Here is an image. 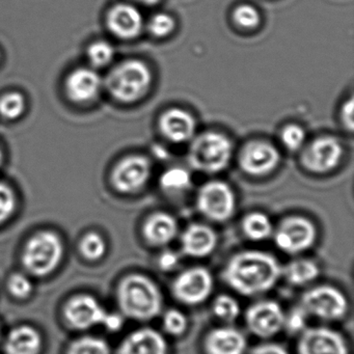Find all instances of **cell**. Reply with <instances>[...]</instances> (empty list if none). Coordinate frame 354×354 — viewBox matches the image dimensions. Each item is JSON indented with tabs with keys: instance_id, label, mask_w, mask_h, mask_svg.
Listing matches in <instances>:
<instances>
[{
	"instance_id": "obj_1",
	"label": "cell",
	"mask_w": 354,
	"mask_h": 354,
	"mask_svg": "<svg viewBox=\"0 0 354 354\" xmlns=\"http://www.w3.org/2000/svg\"><path fill=\"white\" fill-rule=\"evenodd\" d=\"M281 273L283 267L272 254L262 250H244L227 261L223 279L240 295L254 297L272 290Z\"/></svg>"
},
{
	"instance_id": "obj_2",
	"label": "cell",
	"mask_w": 354,
	"mask_h": 354,
	"mask_svg": "<svg viewBox=\"0 0 354 354\" xmlns=\"http://www.w3.org/2000/svg\"><path fill=\"white\" fill-rule=\"evenodd\" d=\"M117 300L122 314L132 320L148 322L162 312L163 296L158 285L140 273H132L120 281Z\"/></svg>"
},
{
	"instance_id": "obj_3",
	"label": "cell",
	"mask_w": 354,
	"mask_h": 354,
	"mask_svg": "<svg viewBox=\"0 0 354 354\" xmlns=\"http://www.w3.org/2000/svg\"><path fill=\"white\" fill-rule=\"evenodd\" d=\"M152 74L140 61H128L115 67L106 78L111 96L121 102L130 103L142 98L150 88Z\"/></svg>"
},
{
	"instance_id": "obj_4",
	"label": "cell",
	"mask_w": 354,
	"mask_h": 354,
	"mask_svg": "<svg viewBox=\"0 0 354 354\" xmlns=\"http://www.w3.org/2000/svg\"><path fill=\"white\" fill-rule=\"evenodd\" d=\"M62 240L53 232H41L30 238L24 248V267L32 274L44 277L53 272L63 259Z\"/></svg>"
},
{
	"instance_id": "obj_5",
	"label": "cell",
	"mask_w": 354,
	"mask_h": 354,
	"mask_svg": "<svg viewBox=\"0 0 354 354\" xmlns=\"http://www.w3.org/2000/svg\"><path fill=\"white\" fill-rule=\"evenodd\" d=\"M299 306L308 316L324 322L342 320L349 310L345 294L337 288L328 285L317 286L304 292Z\"/></svg>"
},
{
	"instance_id": "obj_6",
	"label": "cell",
	"mask_w": 354,
	"mask_h": 354,
	"mask_svg": "<svg viewBox=\"0 0 354 354\" xmlns=\"http://www.w3.org/2000/svg\"><path fill=\"white\" fill-rule=\"evenodd\" d=\"M231 156V142L216 132H207L196 138L188 155L192 167L205 173H216L225 169Z\"/></svg>"
},
{
	"instance_id": "obj_7",
	"label": "cell",
	"mask_w": 354,
	"mask_h": 354,
	"mask_svg": "<svg viewBox=\"0 0 354 354\" xmlns=\"http://www.w3.org/2000/svg\"><path fill=\"white\" fill-rule=\"evenodd\" d=\"M272 237L279 250L297 256L313 248L317 240V229L310 219L289 216L273 230Z\"/></svg>"
},
{
	"instance_id": "obj_8",
	"label": "cell",
	"mask_w": 354,
	"mask_h": 354,
	"mask_svg": "<svg viewBox=\"0 0 354 354\" xmlns=\"http://www.w3.org/2000/svg\"><path fill=\"white\" fill-rule=\"evenodd\" d=\"M214 279L208 269L194 266L177 275L171 283V294L185 306H198L206 301L213 292Z\"/></svg>"
},
{
	"instance_id": "obj_9",
	"label": "cell",
	"mask_w": 354,
	"mask_h": 354,
	"mask_svg": "<svg viewBox=\"0 0 354 354\" xmlns=\"http://www.w3.org/2000/svg\"><path fill=\"white\" fill-rule=\"evenodd\" d=\"M196 204L206 218L223 223L229 221L235 213V194L223 182H209L198 192Z\"/></svg>"
},
{
	"instance_id": "obj_10",
	"label": "cell",
	"mask_w": 354,
	"mask_h": 354,
	"mask_svg": "<svg viewBox=\"0 0 354 354\" xmlns=\"http://www.w3.org/2000/svg\"><path fill=\"white\" fill-rule=\"evenodd\" d=\"M286 313L274 300H260L246 310L245 324L248 330L260 337L270 339L281 333L285 325Z\"/></svg>"
},
{
	"instance_id": "obj_11",
	"label": "cell",
	"mask_w": 354,
	"mask_h": 354,
	"mask_svg": "<svg viewBox=\"0 0 354 354\" xmlns=\"http://www.w3.org/2000/svg\"><path fill=\"white\" fill-rule=\"evenodd\" d=\"M298 354H350L343 335L329 327L306 328L297 341Z\"/></svg>"
},
{
	"instance_id": "obj_12",
	"label": "cell",
	"mask_w": 354,
	"mask_h": 354,
	"mask_svg": "<svg viewBox=\"0 0 354 354\" xmlns=\"http://www.w3.org/2000/svg\"><path fill=\"white\" fill-rule=\"evenodd\" d=\"M343 147L337 138L323 136L315 140L302 155V163L308 171L326 173L339 165Z\"/></svg>"
},
{
	"instance_id": "obj_13",
	"label": "cell",
	"mask_w": 354,
	"mask_h": 354,
	"mask_svg": "<svg viewBox=\"0 0 354 354\" xmlns=\"http://www.w3.org/2000/svg\"><path fill=\"white\" fill-rule=\"evenodd\" d=\"M64 315L73 328L86 330L103 324L107 312L93 296L77 295L67 302Z\"/></svg>"
},
{
	"instance_id": "obj_14",
	"label": "cell",
	"mask_w": 354,
	"mask_h": 354,
	"mask_svg": "<svg viewBox=\"0 0 354 354\" xmlns=\"http://www.w3.org/2000/svg\"><path fill=\"white\" fill-rule=\"evenodd\" d=\"M151 162L144 156H129L115 167L113 183L119 192L132 194L140 190L151 176Z\"/></svg>"
},
{
	"instance_id": "obj_15",
	"label": "cell",
	"mask_w": 354,
	"mask_h": 354,
	"mask_svg": "<svg viewBox=\"0 0 354 354\" xmlns=\"http://www.w3.org/2000/svg\"><path fill=\"white\" fill-rule=\"evenodd\" d=\"M181 250L185 256L203 259L210 256L216 248V233L212 227L203 223L188 225L181 235Z\"/></svg>"
},
{
	"instance_id": "obj_16",
	"label": "cell",
	"mask_w": 354,
	"mask_h": 354,
	"mask_svg": "<svg viewBox=\"0 0 354 354\" xmlns=\"http://www.w3.org/2000/svg\"><path fill=\"white\" fill-rule=\"evenodd\" d=\"M115 354H169V345L159 331L144 327L129 333Z\"/></svg>"
},
{
	"instance_id": "obj_17",
	"label": "cell",
	"mask_w": 354,
	"mask_h": 354,
	"mask_svg": "<svg viewBox=\"0 0 354 354\" xmlns=\"http://www.w3.org/2000/svg\"><path fill=\"white\" fill-rule=\"evenodd\" d=\"M279 154L272 145L264 142L248 144L242 151L240 165L246 173L261 176L272 171L279 165Z\"/></svg>"
},
{
	"instance_id": "obj_18",
	"label": "cell",
	"mask_w": 354,
	"mask_h": 354,
	"mask_svg": "<svg viewBox=\"0 0 354 354\" xmlns=\"http://www.w3.org/2000/svg\"><path fill=\"white\" fill-rule=\"evenodd\" d=\"M246 348L245 335L230 325L211 329L204 339L206 354H244Z\"/></svg>"
},
{
	"instance_id": "obj_19",
	"label": "cell",
	"mask_w": 354,
	"mask_h": 354,
	"mask_svg": "<svg viewBox=\"0 0 354 354\" xmlns=\"http://www.w3.org/2000/svg\"><path fill=\"white\" fill-rule=\"evenodd\" d=\"M179 227L175 217L169 213L157 212L150 215L142 225L145 241L152 248H163L177 237Z\"/></svg>"
},
{
	"instance_id": "obj_20",
	"label": "cell",
	"mask_w": 354,
	"mask_h": 354,
	"mask_svg": "<svg viewBox=\"0 0 354 354\" xmlns=\"http://www.w3.org/2000/svg\"><path fill=\"white\" fill-rule=\"evenodd\" d=\"M107 24L115 36L121 39H133L142 32L144 20L136 8L122 3L109 12Z\"/></svg>"
},
{
	"instance_id": "obj_21",
	"label": "cell",
	"mask_w": 354,
	"mask_h": 354,
	"mask_svg": "<svg viewBox=\"0 0 354 354\" xmlns=\"http://www.w3.org/2000/svg\"><path fill=\"white\" fill-rule=\"evenodd\" d=\"M102 86L100 76L88 68L75 70L66 82V90L71 100L77 103L90 102L99 94Z\"/></svg>"
},
{
	"instance_id": "obj_22",
	"label": "cell",
	"mask_w": 354,
	"mask_h": 354,
	"mask_svg": "<svg viewBox=\"0 0 354 354\" xmlns=\"http://www.w3.org/2000/svg\"><path fill=\"white\" fill-rule=\"evenodd\" d=\"M160 128L162 133L171 142H185L194 136L196 122L186 111L173 109L161 117Z\"/></svg>"
},
{
	"instance_id": "obj_23",
	"label": "cell",
	"mask_w": 354,
	"mask_h": 354,
	"mask_svg": "<svg viewBox=\"0 0 354 354\" xmlns=\"http://www.w3.org/2000/svg\"><path fill=\"white\" fill-rule=\"evenodd\" d=\"M42 347L40 333L30 326L13 329L6 341L8 354H39Z\"/></svg>"
},
{
	"instance_id": "obj_24",
	"label": "cell",
	"mask_w": 354,
	"mask_h": 354,
	"mask_svg": "<svg viewBox=\"0 0 354 354\" xmlns=\"http://www.w3.org/2000/svg\"><path fill=\"white\" fill-rule=\"evenodd\" d=\"M320 274V268L315 261L310 259L298 258L291 261L286 267H283L281 275L290 285L295 287H304L316 281Z\"/></svg>"
},
{
	"instance_id": "obj_25",
	"label": "cell",
	"mask_w": 354,
	"mask_h": 354,
	"mask_svg": "<svg viewBox=\"0 0 354 354\" xmlns=\"http://www.w3.org/2000/svg\"><path fill=\"white\" fill-rule=\"evenodd\" d=\"M241 229L246 239L254 242L268 239L274 230L269 217L262 212H252L246 215L242 221Z\"/></svg>"
},
{
	"instance_id": "obj_26",
	"label": "cell",
	"mask_w": 354,
	"mask_h": 354,
	"mask_svg": "<svg viewBox=\"0 0 354 354\" xmlns=\"http://www.w3.org/2000/svg\"><path fill=\"white\" fill-rule=\"evenodd\" d=\"M212 313L225 324H232L239 318L241 308L239 302L233 296L221 294L213 301Z\"/></svg>"
},
{
	"instance_id": "obj_27",
	"label": "cell",
	"mask_w": 354,
	"mask_h": 354,
	"mask_svg": "<svg viewBox=\"0 0 354 354\" xmlns=\"http://www.w3.org/2000/svg\"><path fill=\"white\" fill-rule=\"evenodd\" d=\"M160 184L165 192H182L192 185V177L185 169L174 167L161 176Z\"/></svg>"
},
{
	"instance_id": "obj_28",
	"label": "cell",
	"mask_w": 354,
	"mask_h": 354,
	"mask_svg": "<svg viewBox=\"0 0 354 354\" xmlns=\"http://www.w3.org/2000/svg\"><path fill=\"white\" fill-rule=\"evenodd\" d=\"M68 354H111L109 343L98 337H84L70 346Z\"/></svg>"
},
{
	"instance_id": "obj_29",
	"label": "cell",
	"mask_w": 354,
	"mask_h": 354,
	"mask_svg": "<svg viewBox=\"0 0 354 354\" xmlns=\"http://www.w3.org/2000/svg\"><path fill=\"white\" fill-rule=\"evenodd\" d=\"M162 327L167 335L181 337L188 328L187 317L177 308H169L163 315Z\"/></svg>"
},
{
	"instance_id": "obj_30",
	"label": "cell",
	"mask_w": 354,
	"mask_h": 354,
	"mask_svg": "<svg viewBox=\"0 0 354 354\" xmlns=\"http://www.w3.org/2000/svg\"><path fill=\"white\" fill-rule=\"evenodd\" d=\"M26 109V101L19 93H11L0 99V115L8 120L18 119Z\"/></svg>"
},
{
	"instance_id": "obj_31",
	"label": "cell",
	"mask_w": 354,
	"mask_h": 354,
	"mask_svg": "<svg viewBox=\"0 0 354 354\" xmlns=\"http://www.w3.org/2000/svg\"><path fill=\"white\" fill-rule=\"evenodd\" d=\"M80 252L88 260L97 261L104 256L106 244L99 234L90 233L80 242Z\"/></svg>"
},
{
	"instance_id": "obj_32",
	"label": "cell",
	"mask_w": 354,
	"mask_h": 354,
	"mask_svg": "<svg viewBox=\"0 0 354 354\" xmlns=\"http://www.w3.org/2000/svg\"><path fill=\"white\" fill-rule=\"evenodd\" d=\"M113 55L115 50L113 46L104 41H99L91 45L88 51V59L95 67H104L109 65L113 59Z\"/></svg>"
},
{
	"instance_id": "obj_33",
	"label": "cell",
	"mask_w": 354,
	"mask_h": 354,
	"mask_svg": "<svg viewBox=\"0 0 354 354\" xmlns=\"http://www.w3.org/2000/svg\"><path fill=\"white\" fill-rule=\"evenodd\" d=\"M234 19L243 28H254L260 24V14L252 6H240L234 13Z\"/></svg>"
},
{
	"instance_id": "obj_34",
	"label": "cell",
	"mask_w": 354,
	"mask_h": 354,
	"mask_svg": "<svg viewBox=\"0 0 354 354\" xmlns=\"http://www.w3.org/2000/svg\"><path fill=\"white\" fill-rule=\"evenodd\" d=\"M16 208V198L13 190L0 183V223L9 219Z\"/></svg>"
},
{
	"instance_id": "obj_35",
	"label": "cell",
	"mask_w": 354,
	"mask_h": 354,
	"mask_svg": "<svg viewBox=\"0 0 354 354\" xmlns=\"http://www.w3.org/2000/svg\"><path fill=\"white\" fill-rule=\"evenodd\" d=\"M175 21L167 14H158L150 20L149 30L153 36L162 38L173 32Z\"/></svg>"
},
{
	"instance_id": "obj_36",
	"label": "cell",
	"mask_w": 354,
	"mask_h": 354,
	"mask_svg": "<svg viewBox=\"0 0 354 354\" xmlns=\"http://www.w3.org/2000/svg\"><path fill=\"white\" fill-rule=\"evenodd\" d=\"M304 138H306V133L299 126H287L281 132V142L285 145L286 148L291 151L301 148Z\"/></svg>"
},
{
	"instance_id": "obj_37",
	"label": "cell",
	"mask_w": 354,
	"mask_h": 354,
	"mask_svg": "<svg viewBox=\"0 0 354 354\" xmlns=\"http://www.w3.org/2000/svg\"><path fill=\"white\" fill-rule=\"evenodd\" d=\"M308 317L301 306H298L288 313V315L286 314L283 328L287 329L290 333H301L306 328V322Z\"/></svg>"
},
{
	"instance_id": "obj_38",
	"label": "cell",
	"mask_w": 354,
	"mask_h": 354,
	"mask_svg": "<svg viewBox=\"0 0 354 354\" xmlns=\"http://www.w3.org/2000/svg\"><path fill=\"white\" fill-rule=\"evenodd\" d=\"M9 290L12 295L17 298H26L32 291V283L26 275L16 273L9 281Z\"/></svg>"
},
{
	"instance_id": "obj_39",
	"label": "cell",
	"mask_w": 354,
	"mask_h": 354,
	"mask_svg": "<svg viewBox=\"0 0 354 354\" xmlns=\"http://www.w3.org/2000/svg\"><path fill=\"white\" fill-rule=\"evenodd\" d=\"M250 354H290L285 347L277 343H264L250 350Z\"/></svg>"
},
{
	"instance_id": "obj_40",
	"label": "cell",
	"mask_w": 354,
	"mask_h": 354,
	"mask_svg": "<svg viewBox=\"0 0 354 354\" xmlns=\"http://www.w3.org/2000/svg\"><path fill=\"white\" fill-rule=\"evenodd\" d=\"M353 99H349L347 102L344 104L343 109H342V120H343L344 124L348 130H353Z\"/></svg>"
},
{
	"instance_id": "obj_41",
	"label": "cell",
	"mask_w": 354,
	"mask_h": 354,
	"mask_svg": "<svg viewBox=\"0 0 354 354\" xmlns=\"http://www.w3.org/2000/svg\"><path fill=\"white\" fill-rule=\"evenodd\" d=\"M123 318H122V316H120V315L109 314V313H107L103 325H105L106 328L109 329V330L115 331L119 330V329L123 326Z\"/></svg>"
},
{
	"instance_id": "obj_42",
	"label": "cell",
	"mask_w": 354,
	"mask_h": 354,
	"mask_svg": "<svg viewBox=\"0 0 354 354\" xmlns=\"http://www.w3.org/2000/svg\"><path fill=\"white\" fill-rule=\"evenodd\" d=\"M177 263V254L171 252H165V254L161 256L160 260H159V265H160L162 270H171V269L175 268Z\"/></svg>"
},
{
	"instance_id": "obj_43",
	"label": "cell",
	"mask_w": 354,
	"mask_h": 354,
	"mask_svg": "<svg viewBox=\"0 0 354 354\" xmlns=\"http://www.w3.org/2000/svg\"><path fill=\"white\" fill-rule=\"evenodd\" d=\"M138 1H140V3H145V5H156L157 3H159L160 0H138Z\"/></svg>"
},
{
	"instance_id": "obj_44",
	"label": "cell",
	"mask_w": 354,
	"mask_h": 354,
	"mask_svg": "<svg viewBox=\"0 0 354 354\" xmlns=\"http://www.w3.org/2000/svg\"><path fill=\"white\" fill-rule=\"evenodd\" d=\"M3 152H1V150H0V167H1V165H3Z\"/></svg>"
}]
</instances>
